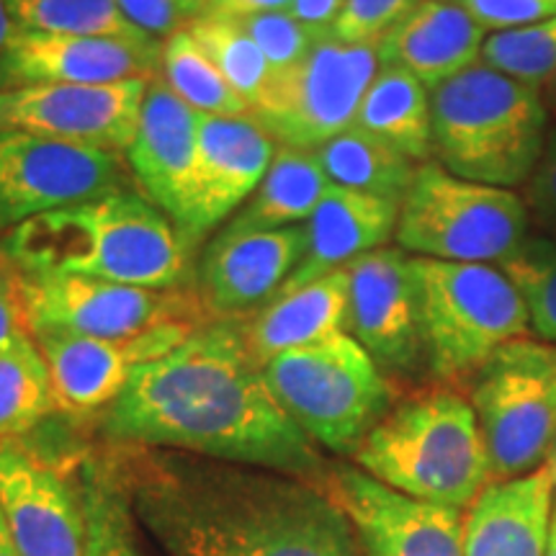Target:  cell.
I'll use <instances>...</instances> for the list:
<instances>
[{
	"label": "cell",
	"instance_id": "cell-1",
	"mask_svg": "<svg viewBox=\"0 0 556 556\" xmlns=\"http://www.w3.org/2000/svg\"><path fill=\"white\" fill-rule=\"evenodd\" d=\"M103 426L124 443L184 448L283 475L323 469L315 443L270 392L240 319L199 325L163 358L139 366Z\"/></svg>",
	"mask_w": 556,
	"mask_h": 556
},
{
	"label": "cell",
	"instance_id": "cell-2",
	"mask_svg": "<svg viewBox=\"0 0 556 556\" xmlns=\"http://www.w3.org/2000/svg\"><path fill=\"white\" fill-rule=\"evenodd\" d=\"M129 503L170 556H366L328 492L291 477L155 464Z\"/></svg>",
	"mask_w": 556,
	"mask_h": 556
},
{
	"label": "cell",
	"instance_id": "cell-3",
	"mask_svg": "<svg viewBox=\"0 0 556 556\" xmlns=\"http://www.w3.org/2000/svg\"><path fill=\"white\" fill-rule=\"evenodd\" d=\"M5 253L31 276H86L155 291H173L189 274V238L127 189L21 222Z\"/></svg>",
	"mask_w": 556,
	"mask_h": 556
},
{
	"label": "cell",
	"instance_id": "cell-4",
	"mask_svg": "<svg viewBox=\"0 0 556 556\" xmlns=\"http://www.w3.org/2000/svg\"><path fill=\"white\" fill-rule=\"evenodd\" d=\"M353 462L402 495L456 510H469L492 482L475 407L454 389H428L389 407Z\"/></svg>",
	"mask_w": 556,
	"mask_h": 556
},
{
	"label": "cell",
	"instance_id": "cell-5",
	"mask_svg": "<svg viewBox=\"0 0 556 556\" xmlns=\"http://www.w3.org/2000/svg\"><path fill=\"white\" fill-rule=\"evenodd\" d=\"M430 111L435 163L477 184L526 186L548 135L539 88L477 62L430 90Z\"/></svg>",
	"mask_w": 556,
	"mask_h": 556
},
{
	"label": "cell",
	"instance_id": "cell-6",
	"mask_svg": "<svg viewBox=\"0 0 556 556\" xmlns=\"http://www.w3.org/2000/svg\"><path fill=\"white\" fill-rule=\"evenodd\" d=\"M413 270L426 361L438 379H475L500 348L531 332L523 299L497 266L413 255Z\"/></svg>",
	"mask_w": 556,
	"mask_h": 556
},
{
	"label": "cell",
	"instance_id": "cell-7",
	"mask_svg": "<svg viewBox=\"0 0 556 556\" xmlns=\"http://www.w3.org/2000/svg\"><path fill=\"white\" fill-rule=\"evenodd\" d=\"M263 371L291 420L336 454H353L392 407L384 371L348 332L278 353Z\"/></svg>",
	"mask_w": 556,
	"mask_h": 556
},
{
	"label": "cell",
	"instance_id": "cell-8",
	"mask_svg": "<svg viewBox=\"0 0 556 556\" xmlns=\"http://www.w3.org/2000/svg\"><path fill=\"white\" fill-rule=\"evenodd\" d=\"M528 227L520 193L458 178L430 160L417 165L394 238L417 258L500 266L528 240Z\"/></svg>",
	"mask_w": 556,
	"mask_h": 556
},
{
	"label": "cell",
	"instance_id": "cell-9",
	"mask_svg": "<svg viewBox=\"0 0 556 556\" xmlns=\"http://www.w3.org/2000/svg\"><path fill=\"white\" fill-rule=\"evenodd\" d=\"M471 407L492 482L544 467L556 441V345L539 338L505 343L477 371Z\"/></svg>",
	"mask_w": 556,
	"mask_h": 556
},
{
	"label": "cell",
	"instance_id": "cell-10",
	"mask_svg": "<svg viewBox=\"0 0 556 556\" xmlns=\"http://www.w3.org/2000/svg\"><path fill=\"white\" fill-rule=\"evenodd\" d=\"M379 67L377 45H351L325 34L299 65L274 75L250 116L281 148L315 152L356 124Z\"/></svg>",
	"mask_w": 556,
	"mask_h": 556
},
{
	"label": "cell",
	"instance_id": "cell-11",
	"mask_svg": "<svg viewBox=\"0 0 556 556\" xmlns=\"http://www.w3.org/2000/svg\"><path fill=\"white\" fill-rule=\"evenodd\" d=\"M119 189L124 165L116 152L26 131L0 135L3 227H18L39 214L86 204Z\"/></svg>",
	"mask_w": 556,
	"mask_h": 556
},
{
	"label": "cell",
	"instance_id": "cell-12",
	"mask_svg": "<svg viewBox=\"0 0 556 556\" xmlns=\"http://www.w3.org/2000/svg\"><path fill=\"white\" fill-rule=\"evenodd\" d=\"M24 294L31 336L37 330H60L86 338H131L157 325H197L204 315L199 299L191 294L86 276L24 274Z\"/></svg>",
	"mask_w": 556,
	"mask_h": 556
},
{
	"label": "cell",
	"instance_id": "cell-13",
	"mask_svg": "<svg viewBox=\"0 0 556 556\" xmlns=\"http://www.w3.org/2000/svg\"><path fill=\"white\" fill-rule=\"evenodd\" d=\"M150 80L109 86H26L0 90V135L54 137L109 152H127Z\"/></svg>",
	"mask_w": 556,
	"mask_h": 556
},
{
	"label": "cell",
	"instance_id": "cell-14",
	"mask_svg": "<svg viewBox=\"0 0 556 556\" xmlns=\"http://www.w3.org/2000/svg\"><path fill=\"white\" fill-rule=\"evenodd\" d=\"M323 490L356 528L366 556H464V510L402 495L358 467L325 475Z\"/></svg>",
	"mask_w": 556,
	"mask_h": 556
},
{
	"label": "cell",
	"instance_id": "cell-15",
	"mask_svg": "<svg viewBox=\"0 0 556 556\" xmlns=\"http://www.w3.org/2000/svg\"><path fill=\"white\" fill-rule=\"evenodd\" d=\"M351 304L348 336H353L387 374H413L426 358L420 289L413 258L402 248H379L348 263Z\"/></svg>",
	"mask_w": 556,
	"mask_h": 556
},
{
	"label": "cell",
	"instance_id": "cell-16",
	"mask_svg": "<svg viewBox=\"0 0 556 556\" xmlns=\"http://www.w3.org/2000/svg\"><path fill=\"white\" fill-rule=\"evenodd\" d=\"M197 328L199 325L168 323L131 338H86L37 330L34 343L50 368L58 407L78 415L114 405L139 366L163 358Z\"/></svg>",
	"mask_w": 556,
	"mask_h": 556
},
{
	"label": "cell",
	"instance_id": "cell-17",
	"mask_svg": "<svg viewBox=\"0 0 556 556\" xmlns=\"http://www.w3.org/2000/svg\"><path fill=\"white\" fill-rule=\"evenodd\" d=\"M163 45L150 39L70 37L16 29L0 52V90L109 86L160 75Z\"/></svg>",
	"mask_w": 556,
	"mask_h": 556
},
{
	"label": "cell",
	"instance_id": "cell-18",
	"mask_svg": "<svg viewBox=\"0 0 556 556\" xmlns=\"http://www.w3.org/2000/svg\"><path fill=\"white\" fill-rule=\"evenodd\" d=\"M307 250L304 225L283 229H227L199 268V304L212 319H248L281 294Z\"/></svg>",
	"mask_w": 556,
	"mask_h": 556
},
{
	"label": "cell",
	"instance_id": "cell-19",
	"mask_svg": "<svg viewBox=\"0 0 556 556\" xmlns=\"http://www.w3.org/2000/svg\"><path fill=\"white\" fill-rule=\"evenodd\" d=\"M0 513L21 556H86L83 503L16 438L0 441Z\"/></svg>",
	"mask_w": 556,
	"mask_h": 556
},
{
	"label": "cell",
	"instance_id": "cell-20",
	"mask_svg": "<svg viewBox=\"0 0 556 556\" xmlns=\"http://www.w3.org/2000/svg\"><path fill=\"white\" fill-rule=\"evenodd\" d=\"M276 142L253 116L199 114V160L189 217L180 232L189 242L245 204L266 176Z\"/></svg>",
	"mask_w": 556,
	"mask_h": 556
},
{
	"label": "cell",
	"instance_id": "cell-21",
	"mask_svg": "<svg viewBox=\"0 0 556 556\" xmlns=\"http://www.w3.org/2000/svg\"><path fill=\"white\" fill-rule=\"evenodd\" d=\"M127 157L144 197L178 222V227L184 225L197 176L199 114L160 75L150 80L144 93Z\"/></svg>",
	"mask_w": 556,
	"mask_h": 556
},
{
	"label": "cell",
	"instance_id": "cell-22",
	"mask_svg": "<svg viewBox=\"0 0 556 556\" xmlns=\"http://www.w3.org/2000/svg\"><path fill=\"white\" fill-rule=\"evenodd\" d=\"M552 520L554 477L546 462L479 492L464 516V556H546Z\"/></svg>",
	"mask_w": 556,
	"mask_h": 556
},
{
	"label": "cell",
	"instance_id": "cell-23",
	"mask_svg": "<svg viewBox=\"0 0 556 556\" xmlns=\"http://www.w3.org/2000/svg\"><path fill=\"white\" fill-rule=\"evenodd\" d=\"M486 31L454 0H422L379 39L381 67H400L433 90L477 65Z\"/></svg>",
	"mask_w": 556,
	"mask_h": 556
},
{
	"label": "cell",
	"instance_id": "cell-24",
	"mask_svg": "<svg viewBox=\"0 0 556 556\" xmlns=\"http://www.w3.org/2000/svg\"><path fill=\"white\" fill-rule=\"evenodd\" d=\"M397 201L330 186L304 225L307 250L283 291L304 287L330 270L345 268L371 250L384 248L397 232Z\"/></svg>",
	"mask_w": 556,
	"mask_h": 556
},
{
	"label": "cell",
	"instance_id": "cell-25",
	"mask_svg": "<svg viewBox=\"0 0 556 556\" xmlns=\"http://www.w3.org/2000/svg\"><path fill=\"white\" fill-rule=\"evenodd\" d=\"M348 304L351 281L348 270L338 268L304 287L281 291L274 302L240 323L250 351L266 366L278 353L348 332Z\"/></svg>",
	"mask_w": 556,
	"mask_h": 556
},
{
	"label": "cell",
	"instance_id": "cell-26",
	"mask_svg": "<svg viewBox=\"0 0 556 556\" xmlns=\"http://www.w3.org/2000/svg\"><path fill=\"white\" fill-rule=\"evenodd\" d=\"M330 186L328 173L323 170L315 152L278 148L261 186L229 219L227 229L253 232L307 225Z\"/></svg>",
	"mask_w": 556,
	"mask_h": 556
},
{
	"label": "cell",
	"instance_id": "cell-27",
	"mask_svg": "<svg viewBox=\"0 0 556 556\" xmlns=\"http://www.w3.org/2000/svg\"><path fill=\"white\" fill-rule=\"evenodd\" d=\"M353 127L381 139L417 165L433 157L430 90L400 67H379Z\"/></svg>",
	"mask_w": 556,
	"mask_h": 556
},
{
	"label": "cell",
	"instance_id": "cell-28",
	"mask_svg": "<svg viewBox=\"0 0 556 556\" xmlns=\"http://www.w3.org/2000/svg\"><path fill=\"white\" fill-rule=\"evenodd\" d=\"M315 155L332 186L397 204L407 197L417 173V163L358 127L328 139Z\"/></svg>",
	"mask_w": 556,
	"mask_h": 556
},
{
	"label": "cell",
	"instance_id": "cell-29",
	"mask_svg": "<svg viewBox=\"0 0 556 556\" xmlns=\"http://www.w3.org/2000/svg\"><path fill=\"white\" fill-rule=\"evenodd\" d=\"M160 78L197 114L250 116V103L229 86L186 26L163 41Z\"/></svg>",
	"mask_w": 556,
	"mask_h": 556
},
{
	"label": "cell",
	"instance_id": "cell-30",
	"mask_svg": "<svg viewBox=\"0 0 556 556\" xmlns=\"http://www.w3.org/2000/svg\"><path fill=\"white\" fill-rule=\"evenodd\" d=\"M54 407L50 368L37 343L0 353V441L29 433Z\"/></svg>",
	"mask_w": 556,
	"mask_h": 556
},
{
	"label": "cell",
	"instance_id": "cell-31",
	"mask_svg": "<svg viewBox=\"0 0 556 556\" xmlns=\"http://www.w3.org/2000/svg\"><path fill=\"white\" fill-rule=\"evenodd\" d=\"M186 31L191 34L206 58L214 62V67L225 75V80L238 90L253 111L274 80V73H270L261 47L242 29L240 21L197 16L186 24Z\"/></svg>",
	"mask_w": 556,
	"mask_h": 556
},
{
	"label": "cell",
	"instance_id": "cell-32",
	"mask_svg": "<svg viewBox=\"0 0 556 556\" xmlns=\"http://www.w3.org/2000/svg\"><path fill=\"white\" fill-rule=\"evenodd\" d=\"M9 3L16 29L70 34V37L150 39L129 24L116 0H9Z\"/></svg>",
	"mask_w": 556,
	"mask_h": 556
},
{
	"label": "cell",
	"instance_id": "cell-33",
	"mask_svg": "<svg viewBox=\"0 0 556 556\" xmlns=\"http://www.w3.org/2000/svg\"><path fill=\"white\" fill-rule=\"evenodd\" d=\"M497 268L518 289L536 338L556 345V238H528Z\"/></svg>",
	"mask_w": 556,
	"mask_h": 556
},
{
	"label": "cell",
	"instance_id": "cell-34",
	"mask_svg": "<svg viewBox=\"0 0 556 556\" xmlns=\"http://www.w3.org/2000/svg\"><path fill=\"white\" fill-rule=\"evenodd\" d=\"M479 62L497 73L541 88L556 75V16L484 39Z\"/></svg>",
	"mask_w": 556,
	"mask_h": 556
},
{
	"label": "cell",
	"instance_id": "cell-35",
	"mask_svg": "<svg viewBox=\"0 0 556 556\" xmlns=\"http://www.w3.org/2000/svg\"><path fill=\"white\" fill-rule=\"evenodd\" d=\"M86 556H144L135 539V520L127 497L90 482L83 492Z\"/></svg>",
	"mask_w": 556,
	"mask_h": 556
},
{
	"label": "cell",
	"instance_id": "cell-36",
	"mask_svg": "<svg viewBox=\"0 0 556 556\" xmlns=\"http://www.w3.org/2000/svg\"><path fill=\"white\" fill-rule=\"evenodd\" d=\"M240 24L242 29L253 37L255 45L261 47L263 58H266L274 75H281L299 65V62L309 54L312 45L317 41L315 34L304 29V26L291 18L287 11L261 13V16L242 18Z\"/></svg>",
	"mask_w": 556,
	"mask_h": 556
},
{
	"label": "cell",
	"instance_id": "cell-37",
	"mask_svg": "<svg viewBox=\"0 0 556 556\" xmlns=\"http://www.w3.org/2000/svg\"><path fill=\"white\" fill-rule=\"evenodd\" d=\"M422 0H345L332 37L351 45H379V39Z\"/></svg>",
	"mask_w": 556,
	"mask_h": 556
},
{
	"label": "cell",
	"instance_id": "cell-38",
	"mask_svg": "<svg viewBox=\"0 0 556 556\" xmlns=\"http://www.w3.org/2000/svg\"><path fill=\"white\" fill-rule=\"evenodd\" d=\"M484 31H510L556 16V0H454Z\"/></svg>",
	"mask_w": 556,
	"mask_h": 556
},
{
	"label": "cell",
	"instance_id": "cell-39",
	"mask_svg": "<svg viewBox=\"0 0 556 556\" xmlns=\"http://www.w3.org/2000/svg\"><path fill=\"white\" fill-rule=\"evenodd\" d=\"M29 340H34V336L29 309H26L24 274L9 258V253H0V353Z\"/></svg>",
	"mask_w": 556,
	"mask_h": 556
},
{
	"label": "cell",
	"instance_id": "cell-40",
	"mask_svg": "<svg viewBox=\"0 0 556 556\" xmlns=\"http://www.w3.org/2000/svg\"><path fill=\"white\" fill-rule=\"evenodd\" d=\"M533 225L556 238V127L548 129L544 150L520 193Z\"/></svg>",
	"mask_w": 556,
	"mask_h": 556
},
{
	"label": "cell",
	"instance_id": "cell-41",
	"mask_svg": "<svg viewBox=\"0 0 556 556\" xmlns=\"http://www.w3.org/2000/svg\"><path fill=\"white\" fill-rule=\"evenodd\" d=\"M116 5L137 31L155 41L184 29L186 18L176 0H116Z\"/></svg>",
	"mask_w": 556,
	"mask_h": 556
},
{
	"label": "cell",
	"instance_id": "cell-42",
	"mask_svg": "<svg viewBox=\"0 0 556 556\" xmlns=\"http://www.w3.org/2000/svg\"><path fill=\"white\" fill-rule=\"evenodd\" d=\"M343 9L345 0H291L287 13L315 37H325V34H332V29H336Z\"/></svg>",
	"mask_w": 556,
	"mask_h": 556
},
{
	"label": "cell",
	"instance_id": "cell-43",
	"mask_svg": "<svg viewBox=\"0 0 556 556\" xmlns=\"http://www.w3.org/2000/svg\"><path fill=\"white\" fill-rule=\"evenodd\" d=\"M291 0H212L201 16H219L242 21L250 16H261V13H278L289 11Z\"/></svg>",
	"mask_w": 556,
	"mask_h": 556
},
{
	"label": "cell",
	"instance_id": "cell-44",
	"mask_svg": "<svg viewBox=\"0 0 556 556\" xmlns=\"http://www.w3.org/2000/svg\"><path fill=\"white\" fill-rule=\"evenodd\" d=\"M13 31H16V18L11 13V3L9 0H0V52L5 50Z\"/></svg>",
	"mask_w": 556,
	"mask_h": 556
},
{
	"label": "cell",
	"instance_id": "cell-45",
	"mask_svg": "<svg viewBox=\"0 0 556 556\" xmlns=\"http://www.w3.org/2000/svg\"><path fill=\"white\" fill-rule=\"evenodd\" d=\"M539 90H541V99H544L548 116H554L556 119V75H552V78H548Z\"/></svg>",
	"mask_w": 556,
	"mask_h": 556
},
{
	"label": "cell",
	"instance_id": "cell-46",
	"mask_svg": "<svg viewBox=\"0 0 556 556\" xmlns=\"http://www.w3.org/2000/svg\"><path fill=\"white\" fill-rule=\"evenodd\" d=\"M180 13H184V18H197L201 13L206 11V5L212 3V0H176Z\"/></svg>",
	"mask_w": 556,
	"mask_h": 556
},
{
	"label": "cell",
	"instance_id": "cell-47",
	"mask_svg": "<svg viewBox=\"0 0 556 556\" xmlns=\"http://www.w3.org/2000/svg\"><path fill=\"white\" fill-rule=\"evenodd\" d=\"M0 556H21L16 544H13L9 528H5V520H3V513H0Z\"/></svg>",
	"mask_w": 556,
	"mask_h": 556
},
{
	"label": "cell",
	"instance_id": "cell-48",
	"mask_svg": "<svg viewBox=\"0 0 556 556\" xmlns=\"http://www.w3.org/2000/svg\"><path fill=\"white\" fill-rule=\"evenodd\" d=\"M546 556H556V505H554V520H552V541H548V554Z\"/></svg>",
	"mask_w": 556,
	"mask_h": 556
},
{
	"label": "cell",
	"instance_id": "cell-49",
	"mask_svg": "<svg viewBox=\"0 0 556 556\" xmlns=\"http://www.w3.org/2000/svg\"><path fill=\"white\" fill-rule=\"evenodd\" d=\"M548 467H552V477H554V505H556V441H554L552 456H548Z\"/></svg>",
	"mask_w": 556,
	"mask_h": 556
}]
</instances>
